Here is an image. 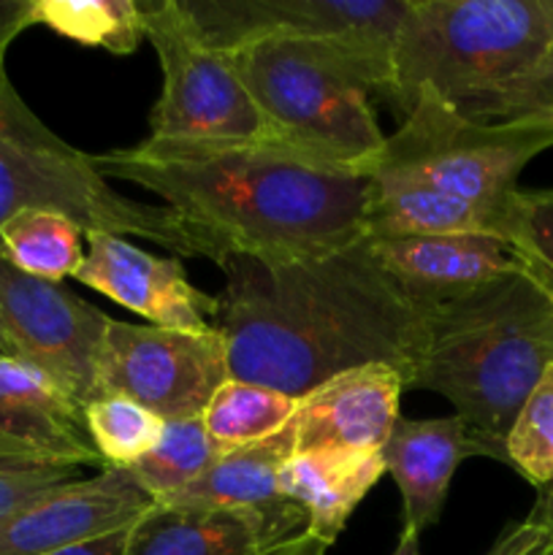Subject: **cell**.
Masks as SVG:
<instances>
[{
  "mask_svg": "<svg viewBox=\"0 0 553 555\" xmlns=\"http://www.w3.org/2000/svg\"><path fill=\"white\" fill-rule=\"evenodd\" d=\"M325 551H329V547H325L323 542L314 540L312 534L304 531V534L293 537V540L287 542H280V545L269 547V551H263L260 555H325Z\"/></svg>",
  "mask_w": 553,
  "mask_h": 555,
  "instance_id": "35",
  "label": "cell"
},
{
  "mask_svg": "<svg viewBox=\"0 0 553 555\" xmlns=\"http://www.w3.org/2000/svg\"><path fill=\"white\" fill-rule=\"evenodd\" d=\"M0 464L106 469L85 410L20 358H0Z\"/></svg>",
  "mask_w": 553,
  "mask_h": 555,
  "instance_id": "14",
  "label": "cell"
},
{
  "mask_svg": "<svg viewBox=\"0 0 553 555\" xmlns=\"http://www.w3.org/2000/svg\"><path fill=\"white\" fill-rule=\"evenodd\" d=\"M0 323L14 358L47 374L81 410L98 399L95 361L112 318L60 282L20 271L3 249Z\"/></svg>",
  "mask_w": 553,
  "mask_h": 555,
  "instance_id": "10",
  "label": "cell"
},
{
  "mask_svg": "<svg viewBox=\"0 0 553 555\" xmlns=\"http://www.w3.org/2000/svg\"><path fill=\"white\" fill-rule=\"evenodd\" d=\"M455 108L475 122L529 119L553 125V47L526 76L510 81L502 90L455 103Z\"/></svg>",
  "mask_w": 553,
  "mask_h": 555,
  "instance_id": "29",
  "label": "cell"
},
{
  "mask_svg": "<svg viewBox=\"0 0 553 555\" xmlns=\"http://www.w3.org/2000/svg\"><path fill=\"white\" fill-rule=\"evenodd\" d=\"M36 25L112 54H133L144 38L136 0H36Z\"/></svg>",
  "mask_w": 553,
  "mask_h": 555,
  "instance_id": "24",
  "label": "cell"
},
{
  "mask_svg": "<svg viewBox=\"0 0 553 555\" xmlns=\"http://www.w3.org/2000/svg\"><path fill=\"white\" fill-rule=\"evenodd\" d=\"M304 531L307 515L293 502L276 509L155 504L130 529L125 555H260Z\"/></svg>",
  "mask_w": 553,
  "mask_h": 555,
  "instance_id": "15",
  "label": "cell"
},
{
  "mask_svg": "<svg viewBox=\"0 0 553 555\" xmlns=\"http://www.w3.org/2000/svg\"><path fill=\"white\" fill-rule=\"evenodd\" d=\"M222 274L215 331L231 379L304 399L350 369L385 363L410 388L432 309L396 285L366 236L285 266L233 258Z\"/></svg>",
  "mask_w": 553,
  "mask_h": 555,
  "instance_id": "1",
  "label": "cell"
},
{
  "mask_svg": "<svg viewBox=\"0 0 553 555\" xmlns=\"http://www.w3.org/2000/svg\"><path fill=\"white\" fill-rule=\"evenodd\" d=\"M417 531L415 529H401V537H399V545H396L394 555H421V545H417Z\"/></svg>",
  "mask_w": 553,
  "mask_h": 555,
  "instance_id": "37",
  "label": "cell"
},
{
  "mask_svg": "<svg viewBox=\"0 0 553 555\" xmlns=\"http://www.w3.org/2000/svg\"><path fill=\"white\" fill-rule=\"evenodd\" d=\"M535 555H553V547H551V542H548L545 547H540V551H537Z\"/></svg>",
  "mask_w": 553,
  "mask_h": 555,
  "instance_id": "39",
  "label": "cell"
},
{
  "mask_svg": "<svg viewBox=\"0 0 553 555\" xmlns=\"http://www.w3.org/2000/svg\"><path fill=\"white\" fill-rule=\"evenodd\" d=\"M90 163L103 179L160 195L220 269L233 258L260 266L323 258L363 238L372 177L314 166L274 144L144 139Z\"/></svg>",
  "mask_w": 553,
  "mask_h": 555,
  "instance_id": "2",
  "label": "cell"
},
{
  "mask_svg": "<svg viewBox=\"0 0 553 555\" xmlns=\"http://www.w3.org/2000/svg\"><path fill=\"white\" fill-rule=\"evenodd\" d=\"M217 459L220 455H217L201 417L166 421L157 448L139 464L130 466L128 475L150 493L152 502L160 504L182 488L193 486L201 475L215 466Z\"/></svg>",
  "mask_w": 553,
  "mask_h": 555,
  "instance_id": "25",
  "label": "cell"
},
{
  "mask_svg": "<svg viewBox=\"0 0 553 555\" xmlns=\"http://www.w3.org/2000/svg\"><path fill=\"white\" fill-rule=\"evenodd\" d=\"M296 421V417H293ZM296 455V423L258 444L228 453L215 461L193 486L182 488L160 504L173 507H220V509H276L287 499L276 491L282 466Z\"/></svg>",
  "mask_w": 553,
  "mask_h": 555,
  "instance_id": "21",
  "label": "cell"
},
{
  "mask_svg": "<svg viewBox=\"0 0 553 555\" xmlns=\"http://www.w3.org/2000/svg\"><path fill=\"white\" fill-rule=\"evenodd\" d=\"M85 423L106 469H130L157 448L166 421L125 396H101L85 406Z\"/></svg>",
  "mask_w": 553,
  "mask_h": 555,
  "instance_id": "26",
  "label": "cell"
},
{
  "mask_svg": "<svg viewBox=\"0 0 553 555\" xmlns=\"http://www.w3.org/2000/svg\"><path fill=\"white\" fill-rule=\"evenodd\" d=\"M553 146V125L510 119L475 122L453 103L423 90L399 130L385 139L372 177L426 184L504 220L518 177Z\"/></svg>",
  "mask_w": 553,
  "mask_h": 555,
  "instance_id": "6",
  "label": "cell"
},
{
  "mask_svg": "<svg viewBox=\"0 0 553 555\" xmlns=\"http://www.w3.org/2000/svg\"><path fill=\"white\" fill-rule=\"evenodd\" d=\"M163 90L150 114V141L195 146L274 144L258 103L226 52L195 33L179 0L141 3ZM276 146V144H274Z\"/></svg>",
  "mask_w": 553,
  "mask_h": 555,
  "instance_id": "7",
  "label": "cell"
},
{
  "mask_svg": "<svg viewBox=\"0 0 553 555\" xmlns=\"http://www.w3.org/2000/svg\"><path fill=\"white\" fill-rule=\"evenodd\" d=\"M553 366V298L524 269L439 304L410 388L455 406L480 459L507 464V434Z\"/></svg>",
  "mask_w": 553,
  "mask_h": 555,
  "instance_id": "3",
  "label": "cell"
},
{
  "mask_svg": "<svg viewBox=\"0 0 553 555\" xmlns=\"http://www.w3.org/2000/svg\"><path fill=\"white\" fill-rule=\"evenodd\" d=\"M179 9L211 49L226 54L266 38L394 49L407 0H179Z\"/></svg>",
  "mask_w": 553,
  "mask_h": 555,
  "instance_id": "11",
  "label": "cell"
},
{
  "mask_svg": "<svg viewBox=\"0 0 553 555\" xmlns=\"http://www.w3.org/2000/svg\"><path fill=\"white\" fill-rule=\"evenodd\" d=\"M81 480L76 466L0 464V524L30 507L49 491Z\"/></svg>",
  "mask_w": 553,
  "mask_h": 555,
  "instance_id": "30",
  "label": "cell"
},
{
  "mask_svg": "<svg viewBox=\"0 0 553 555\" xmlns=\"http://www.w3.org/2000/svg\"><path fill=\"white\" fill-rule=\"evenodd\" d=\"M98 399L125 396L163 421L201 417L231 379L226 339L217 331L160 328L112 320L95 361Z\"/></svg>",
  "mask_w": 553,
  "mask_h": 555,
  "instance_id": "9",
  "label": "cell"
},
{
  "mask_svg": "<svg viewBox=\"0 0 553 555\" xmlns=\"http://www.w3.org/2000/svg\"><path fill=\"white\" fill-rule=\"evenodd\" d=\"M81 231L57 211L25 209L0 225V249L25 274L47 282H63L79 271Z\"/></svg>",
  "mask_w": 553,
  "mask_h": 555,
  "instance_id": "23",
  "label": "cell"
},
{
  "mask_svg": "<svg viewBox=\"0 0 553 555\" xmlns=\"http://www.w3.org/2000/svg\"><path fill=\"white\" fill-rule=\"evenodd\" d=\"M130 529H133V526H130ZM130 529L114 531V534L98 537V540H90V542H79V545L63 547V551L49 553V555H125Z\"/></svg>",
  "mask_w": 553,
  "mask_h": 555,
  "instance_id": "34",
  "label": "cell"
},
{
  "mask_svg": "<svg viewBox=\"0 0 553 555\" xmlns=\"http://www.w3.org/2000/svg\"><path fill=\"white\" fill-rule=\"evenodd\" d=\"M301 399L263 388V385L228 379L215 390L206 404L204 421L206 434L215 444L217 455L236 453V450L258 444L291 426Z\"/></svg>",
  "mask_w": 553,
  "mask_h": 555,
  "instance_id": "22",
  "label": "cell"
},
{
  "mask_svg": "<svg viewBox=\"0 0 553 555\" xmlns=\"http://www.w3.org/2000/svg\"><path fill=\"white\" fill-rule=\"evenodd\" d=\"M228 57L276 146L314 166L372 177L388 139L374 117L372 95L388 101L394 49L266 38Z\"/></svg>",
  "mask_w": 553,
  "mask_h": 555,
  "instance_id": "4",
  "label": "cell"
},
{
  "mask_svg": "<svg viewBox=\"0 0 553 555\" xmlns=\"http://www.w3.org/2000/svg\"><path fill=\"white\" fill-rule=\"evenodd\" d=\"M155 507L128 469L60 486L0 524V555H49L130 529Z\"/></svg>",
  "mask_w": 553,
  "mask_h": 555,
  "instance_id": "13",
  "label": "cell"
},
{
  "mask_svg": "<svg viewBox=\"0 0 553 555\" xmlns=\"http://www.w3.org/2000/svg\"><path fill=\"white\" fill-rule=\"evenodd\" d=\"M548 542L551 540H548L545 529L537 526L531 518H526L520 520V524L507 526L486 555H535L540 547H545Z\"/></svg>",
  "mask_w": 553,
  "mask_h": 555,
  "instance_id": "32",
  "label": "cell"
},
{
  "mask_svg": "<svg viewBox=\"0 0 553 555\" xmlns=\"http://www.w3.org/2000/svg\"><path fill=\"white\" fill-rule=\"evenodd\" d=\"M25 209L57 211L85 233L146 238L173 258H204L198 238L166 204L119 195L87 152L60 155L0 139V225Z\"/></svg>",
  "mask_w": 553,
  "mask_h": 555,
  "instance_id": "8",
  "label": "cell"
},
{
  "mask_svg": "<svg viewBox=\"0 0 553 555\" xmlns=\"http://www.w3.org/2000/svg\"><path fill=\"white\" fill-rule=\"evenodd\" d=\"M0 139L11 141V144L30 146V150L60 152V155L76 152L74 146L65 144L57 133H52V130L27 108V103L22 101V98L16 95L14 87H11L9 76H0Z\"/></svg>",
  "mask_w": 553,
  "mask_h": 555,
  "instance_id": "31",
  "label": "cell"
},
{
  "mask_svg": "<svg viewBox=\"0 0 553 555\" xmlns=\"http://www.w3.org/2000/svg\"><path fill=\"white\" fill-rule=\"evenodd\" d=\"M502 217L466 201L450 198L417 182L372 177L363 236L407 238V236H459L486 233L499 238Z\"/></svg>",
  "mask_w": 553,
  "mask_h": 555,
  "instance_id": "20",
  "label": "cell"
},
{
  "mask_svg": "<svg viewBox=\"0 0 553 555\" xmlns=\"http://www.w3.org/2000/svg\"><path fill=\"white\" fill-rule=\"evenodd\" d=\"M85 238L87 253L76 282L141 314L150 325L193 334L215 331L220 301L188 280L179 258H157L112 233H85Z\"/></svg>",
  "mask_w": 553,
  "mask_h": 555,
  "instance_id": "12",
  "label": "cell"
},
{
  "mask_svg": "<svg viewBox=\"0 0 553 555\" xmlns=\"http://www.w3.org/2000/svg\"><path fill=\"white\" fill-rule=\"evenodd\" d=\"M477 448L459 415L410 421L399 417L383 444L385 472L394 477L404 507V526L421 534L434 526L448 502L461 461L475 459Z\"/></svg>",
  "mask_w": 553,
  "mask_h": 555,
  "instance_id": "18",
  "label": "cell"
},
{
  "mask_svg": "<svg viewBox=\"0 0 553 555\" xmlns=\"http://www.w3.org/2000/svg\"><path fill=\"white\" fill-rule=\"evenodd\" d=\"M383 472V453L304 450L282 466L276 491L304 509L307 534L331 547Z\"/></svg>",
  "mask_w": 553,
  "mask_h": 555,
  "instance_id": "19",
  "label": "cell"
},
{
  "mask_svg": "<svg viewBox=\"0 0 553 555\" xmlns=\"http://www.w3.org/2000/svg\"><path fill=\"white\" fill-rule=\"evenodd\" d=\"M36 25V0H0V76H5V52L22 30Z\"/></svg>",
  "mask_w": 553,
  "mask_h": 555,
  "instance_id": "33",
  "label": "cell"
},
{
  "mask_svg": "<svg viewBox=\"0 0 553 555\" xmlns=\"http://www.w3.org/2000/svg\"><path fill=\"white\" fill-rule=\"evenodd\" d=\"M507 466L524 475L531 486L553 482V366L545 369L540 383L526 396L507 434Z\"/></svg>",
  "mask_w": 553,
  "mask_h": 555,
  "instance_id": "28",
  "label": "cell"
},
{
  "mask_svg": "<svg viewBox=\"0 0 553 555\" xmlns=\"http://www.w3.org/2000/svg\"><path fill=\"white\" fill-rule=\"evenodd\" d=\"M499 238L520 269L553 298V190H515Z\"/></svg>",
  "mask_w": 553,
  "mask_h": 555,
  "instance_id": "27",
  "label": "cell"
},
{
  "mask_svg": "<svg viewBox=\"0 0 553 555\" xmlns=\"http://www.w3.org/2000/svg\"><path fill=\"white\" fill-rule=\"evenodd\" d=\"M0 358H14V350H11V341L5 336L3 323H0Z\"/></svg>",
  "mask_w": 553,
  "mask_h": 555,
  "instance_id": "38",
  "label": "cell"
},
{
  "mask_svg": "<svg viewBox=\"0 0 553 555\" xmlns=\"http://www.w3.org/2000/svg\"><path fill=\"white\" fill-rule=\"evenodd\" d=\"M531 520H535L537 526H542L548 534V540H551V547H553V482L551 486L540 488V499H537L535 509H531L529 515Z\"/></svg>",
  "mask_w": 553,
  "mask_h": 555,
  "instance_id": "36",
  "label": "cell"
},
{
  "mask_svg": "<svg viewBox=\"0 0 553 555\" xmlns=\"http://www.w3.org/2000/svg\"><path fill=\"white\" fill-rule=\"evenodd\" d=\"M407 390L404 377L385 363L350 369L304 396L296 412V453L345 450L383 453Z\"/></svg>",
  "mask_w": 553,
  "mask_h": 555,
  "instance_id": "16",
  "label": "cell"
},
{
  "mask_svg": "<svg viewBox=\"0 0 553 555\" xmlns=\"http://www.w3.org/2000/svg\"><path fill=\"white\" fill-rule=\"evenodd\" d=\"M553 47V0H407L388 103L399 117L423 90L448 103L502 90Z\"/></svg>",
  "mask_w": 553,
  "mask_h": 555,
  "instance_id": "5",
  "label": "cell"
},
{
  "mask_svg": "<svg viewBox=\"0 0 553 555\" xmlns=\"http://www.w3.org/2000/svg\"><path fill=\"white\" fill-rule=\"evenodd\" d=\"M380 266L415 304L437 309L439 304L475 293L477 287L520 271L513 249L486 233L459 236L369 238Z\"/></svg>",
  "mask_w": 553,
  "mask_h": 555,
  "instance_id": "17",
  "label": "cell"
}]
</instances>
